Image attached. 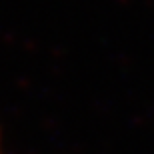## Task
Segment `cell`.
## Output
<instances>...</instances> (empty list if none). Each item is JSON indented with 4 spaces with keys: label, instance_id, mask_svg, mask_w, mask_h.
<instances>
[{
    "label": "cell",
    "instance_id": "obj_1",
    "mask_svg": "<svg viewBox=\"0 0 154 154\" xmlns=\"http://www.w3.org/2000/svg\"><path fill=\"white\" fill-rule=\"evenodd\" d=\"M0 154H2V144H0Z\"/></svg>",
    "mask_w": 154,
    "mask_h": 154
}]
</instances>
